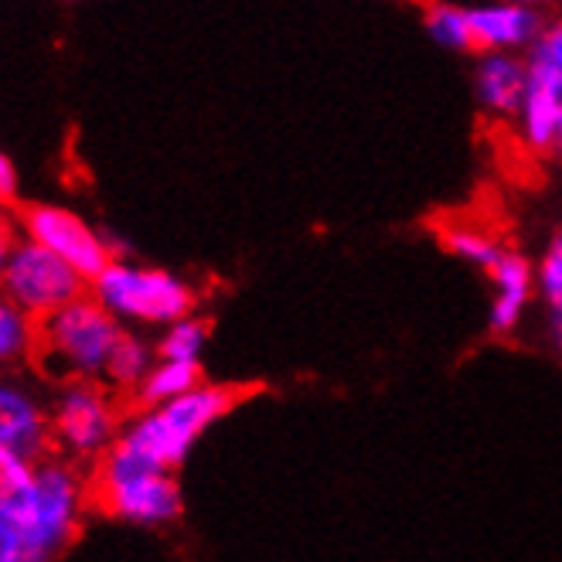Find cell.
Listing matches in <instances>:
<instances>
[{
    "label": "cell",
    "mask_w": 562,
    "mask_h": 562,
    "mask_svg": "<svg viewBox=\"0 0 562 562\" xmlns=\"http://www.w3.org/2000/svg\"><path fill=\"white\" fill-rule=\"evenodd\" d=\"M236 389L198 382L178 400L144 406L134 419H126L113 450H120L130 460H140V464L175 471L188 460L194 443L236 409Z\"/></svg>",
    "instance_id": "6da1fadb"
},
{
    "label": "cell",
    "mask_w": 562,
    "mask_h": 562,
    "mask_svg": "<svg viewBox=\"0 0 562 562\" xmlns=\"http://www.w3.org/2000/svg\"><path fill=\"white\" fill-rule=\"evenodd\" d=\"M120 335L123 324L89 293L42 317L35 358L42 372L55 382H99L106 379V366Z\"/></svg>",
    "instance_id": "7a4b0ae2"
},
{
    "label": "cell",
    "mask_w": 562,
    "mask_h": 562,
    "mask_svg": "<svg viewBox=\"0 0 562 562\" xmlns=\"http://www.w3.org/2000/svg\"><path fill=\"white\" fill-rule=\"evenodd\" d=\"M89 487L69 460H38L35 484L18 512L24 562H48L69 549L82 528Z\"/></svg>",
    "instance_id": "3957f363"
},
{
    "label": "cell",
    "mask_w": 562,
    "mask_h": 562,
    "mask_svg": "<svg viewBox=\"0 0 562 562\" xmlns=\"http://www.w3.org/2000/svg\"><path fill=\"white\" fill-rule=\"evenodd\" d=\"M92 296L120 324L164 327L184 314H194V290L178 273L144 267L134 259H110L89 283Z\"/></svg>",
    "instance_id": "277c9868"
},
{
    "label": "cell",
    "mask_w": 562,
    "mask_h": 562,
    "mask_svg": "<svg viewBox=\"0 0 562 562\" xmlns=\"http://www.w3.org/2000/svg\"><path fill=\"white\" fill-rule=\"evenodd\" d=\"M92 498L106 515L137 528H164L178 521L184 512L175 471L140 464V460H130L113 447L99 457Z\"/></svg>",
    "instance_id": "5b68a950"
},
{
    "label": "cell",
    "mask_w": 562,
    "mask_h": 562,
    "mask_svg": "<svg viewBox=\"0 0 562 562\" xmlns=\"http://www.w3.org/2000/svg\"><path fill=\"white\" fill-rule=\"evenodd\" d=\"M0 290H4L14 304H21L27 314L38 321L55 314L58 307L79 301L89 290V277L79 273L69 259H61L48 246L35 239H21L11 246L8 267L0 273Z\"/></svg>",
    "instance_id": "8992f818"
},
{
    "label": "cell",
    "mask_w": 562,
    "mask_h": 562,
    "mask_svg": "<svg viewBox=\"0 0 562 562\" xmlns=\"http://www.w3.org/2000/svg\"><path fill=\"white\" fill-rule=\"evenodd\" d=\"M113 395L89 379L61 382L52 403V443L69 460H99L120 437Z\"/></svg>",
    "instance_id": "52a82bcc"
},
{
    "label": "cell",
    "mask_w": 562,
    "mask_h": 562,
    "mask_svg": "<svg viewBox=\"0 0 562 562\" xmlns=\"http://www.w3.org/2000/svg\"><path fill=\"white\" fill-rule=\"evenodd\" d=\"M21 233L27 239L48 246L61 259H69L79 273L89 277V283L113 259L110 243L99 236L79 212L61 209V205H31V209H24Z\"/></svg>",
    "instance_id": "ba28073f"
},
{
    "label": "cell",
    "mask_w": 562,
    "mask_h": 562,
    "mask_svg": "<svg viewBox=\"0 0 562 562\" xmlns=\"http://www.w3.org/2000/svg\"><path fill=\"white\" fill-rule=\"evenodd\" d=\"M52 443V406L42 403V395L0 372V450H14L24 457H42Z\"/></svg>",
    "instance_id": "9c48e42d"
},
{
    "label": "cell",
    "mask_w": 562,
    "mask_h": 562,
    "mask_svg": "<svg viewBox=\"0 0 562 562\" xmlns=\"http://www.w3.org/2000/svg\"><path fill=\"white\" fill-rule=\"evenodd\" d=\"M474 52H528L542 35V11L512 0H468Z\"/></svg>",
    "instance_id": "30bf717a"
},
{
    "label": "cell",
    "mask_w": 562,
    "mask_h": 562,
    "mask_svg": "<svg viewBox=\"0 0 562 562\" xmlns=\"http://www.w3.org/2000/svg\"><path fill=\"white\" fill-rule=\"evenodd\" d=\"M491 280V307H487V327L491 335H515L521 321L532 311L539 286H536V267L521 252L508 249L494 267L487 270Z\"/></svg>",
    "instance_id": "8fae6325"
},
{
    "label": "cell",
    "mask_w": 562,
    "mask_h": 562,
    "mask_svg": "<svg viewBox=\"0 0 562 562\" xmlns=\"http://www.w3.org/2000/svg\"><path fill=\"white\" fill-rule=\"evenodd\" d=\"M532 82L525 52H481L474 69V95L487 116L515 120L521 99Z\"/></svg>",
    "instance_id": "7c38bea8"
},
{
    "label": "cell",
    "mask_w": 562,
    "mask_h": 562,
    "mask_svg": "<svg viewBox=\"0 0 562 562\" xmlns=\"http://www.w3.org/2000/svg\"><path fill=\"white\" fill-rule=\"evenodd\" d=\"M518 144L536 154H559V137H562V92L532 79L528 82V92L521 99V106L512 120Z\"/></svg>",
    "instance_id": "4fadbf2b"
},
{
    "label": "cell",
    "mask_w": 562,
    "mask_h": 562,
    "mask_svg": "<svg viewBox=\"0 0 562 562\" xmlns=\"http://www.w3.org/2000/svg\"><path fill=\"white\" fill-rule=\"evenodd\" d=\"M38 317L0 290V372H14L38 351Z\"/></svg>",
    "instance_id": "5bb4252c"
},
{
    "label": "cell",
    "mask_w": 562,
    "mask_h": 562,
    "mask_svg": "<svg viewBox=\"0 0 562 562\" xmlns=\"http://www.w3.org/2000/svg\"><path fill=\"white\" fill-rule=\"evenodd\" d=\"M198 382H202V369H198V361H178V358H160L157 355L154 369L137 385V400H140V406L171 403V400H178V395L191 392Z\"/></svg>",
    "instance_id": "9a60e30c"
},
{
    "label": "cell",
    "mask_w": 562,
    "mask_h": 562,
    "mask_svg": "<svg viewBox=\"0 0 562 562\" xmlns=\"http://www.w3.org/2000/svg\"><path fill=\"white\" fill-rule=\"evenodd\" d=\"M443 246H447V252H453L457 259H464L468 267L484 270V273L508 252V246H505L498 236H494L491 228L474 225V222H450V225L443 228Z\"/></svg>",
    "instance_id": "2e32d148"
},
{
    "label": "cell",
    "mask_w": 562,
    "mask_h": 562,
    "mask_svg": "<svg viewBox=\"0 0 562 562\" xmlns=\"http://www.w3.org/2000/svg\"><path fill=\"white\" fill-rule=\"evenodd\" d=\"M157 361V345H150L140 335H130L123 330L113 355H110V366H106V382L113 389H126V392H137V385L147 379V372L154 369Z\"/></svg>",
    "instance_id": "e0dca14e"
},
{
    "label": "cell",
    "mask_w": 562,
    "mask_h": 562,
    "mask_svg": "<svg viewBox=\"0 0 562 562\" xmlns=\"http://www.w3.org/2000/svg\"><path fill=\"white\" fill-rule=\"evenodd\" d=\"M423 24L440 48L447 52H474L471 42V18L464 0H426Z\"/></svg>",
    "instance_id": "ac0fdd59"
},
{
    "label": "cell",
    "mask_w": 562,
    "mask_h": 562,
    "mask_svg": "<svg viewBox=\"0 0 562 562\" xmlns=\"http://www.w3.org/2000/svg\"><path fill=\"white\" fill-rule=\"evenodd\" d=\"M209 345V324L194 314H184L171 324L160 327L157 355L160 358H178V361H202Z\"/></svg>",
    "instance_id": "d6986e66"
},
{
    "label": "cell",
    "mask_w": 562,
    "mask_h": 562,
    "mask_svg": "<svg viewBox=\"0 0 562 562\" xmlns=\"http://www.w3.org/2000/svg\"><path fill=\"white\" fill-rule=\"evenodd\" d=\"M525 58H528V69H532V79L562 92V21L546 24L536 45L525 52Z\"/></svg>",
    "instance_id": "ffe728a7"
},
{
    "label": "cell",
    "mask_w": 562,
    "mask_h": 562,
    "mask_svg": "<svg viewBox=\"0 0 562 562\" xmlns=\"http://www.w3.org/2000/svg\"><path fill=\"white\" fill-rule=\"evenodd\" d=\"M536 286H539V301L546 304V311L559 314L562 311V228L546 243L536 262Z\"/></svg>",
    "instance_id": "44dd1931"
},
{
    "label": "cell",
    "mask_w": 562,
    "mask_h": 562,
    "mask_svg": "<svg viewBox=\"0 0 562 562\" xmlns=\"http://www.w3.org/2000/svg\"><path fill=\"white\" fill-rule=\"evenodd\" d=\"M0 562H24V539L11 515L0 512Z\"/></svg>",
    "instance_id": "7402d4cb"
},
{
    "label": "cell",
    "mask_w": 562,
    "mask_h": 562,
    "mask_svg": "<svg viewBox=\"0 0 562 562\" xmlns=\"http://www.w3.org/2000/svg\"><path fill=\"white\" fill-rule=\"evenodd\" d=\"M18 168H14V160L0 150V205H8L18 198Z\"/></svg>",
    "instance_id": "603a6c76"
},
{
    "label": "cell",
    "mask_w": 562,
    "mask_h": 562,
    "mask_svg": "<svg viewBox=\"0 0 562 562\" xmlns=\"http://www.w3.org/2000/svg\"><path fill=\"white\" fill-rule=\"evenodd\" d=\"M11 246H14V239H11V228H8V212H4V205H0V273H4V267H8Z\"/></svg>",
    "instance_id": "cb8c5ba5"
},
{
    "label": "cell",
    "mask_w": 562,
    "mask_h": 562,
    "mask_svg": "<svg viewBox=\"0 0 562 562\" xmlns=\"http://www.w3.org/2000/svg\"><path fill=\"white\" fill-rule=\"evenodd\" d=\"M512 4H525V8H539V11H546V8L555 4V0H512Z\"/></svg>",
    "instance_id": "d4e9b609"
},
{
    "label": "cell",
    "mask_w": 562,
    "mask_h": 562,
    "mask_svg": "<svg viewBox=\"0 0 562 562\" xmlns=\"http://www.w3.org/2000/svg\"><path fill=\"white\" fill-rule=\"evenodd\" d=\"M552 327H555V338H559V345H562V311L552 314Z\"/></svg>",
    "instance_id": "484cf974"
}]
</instances>
